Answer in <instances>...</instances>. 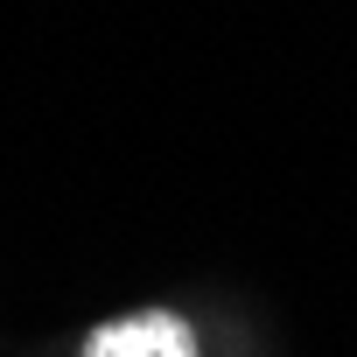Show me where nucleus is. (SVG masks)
Here are the masks:
<instances>
[{
    "instance_id": "obj_1",
    "label": "nucleus",
    "mask_w": 357,
    "mask_h": 357,
    "mask_svg": "<svg viewBox=\"0 0 357 357\" xmlns=\"http://www.w3.org/2000/svg\"><path fill=\"white\" fill-rule=\"evenodd\" d=\"M84 357H197V336H190L183 322H175V315L147 308V315H126V322H105V329H91Z\"/></svg>"
}]
</instances>
